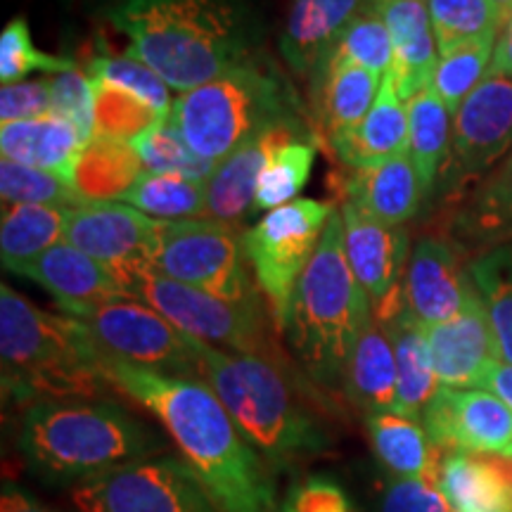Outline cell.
I'll list each match as a JSON object with an SVG mask.
<instances>
[{"label":"cell","mask_w":512,"mask_h":512,"mask_svg":"<svg viewBox=\"0 0 512 512\" xmlns=\"http://www.w3.org/2000/svg\"><path fill=\"white\" fill-rule=\"evenodd\" d=\"M112 389L162 422L219 512H273L271 467L238 430L214 389L202 380L102 361Z\"/></svg>","instance_id":"obj_1"},{"label":"cell","mask_w":512,"mask_h":512,"mask_svg":"<svg viewBox=\"0 0 512 512\" xmlns=\"http://www.w3.org/2000/svg\"><path fill=\"white\" fill-rule=\"evenodd\" d=\"M107 19L126 36V55L178 93L259 55L264 36L256 0H117Z\"/></svg>","instance_id":"obj_2"},{"label":"cell","mask_w":512,"mask_h":512,"mask_svg":"<svg viewBox=\"0 0 512 512\" xmlns=\"http://www.w3.org/2000/svg\"><path fill=\"white\" fill-rule=\"evenodd\" d=\"M24 463L50 484H81L136 460L162 456L164 439L119 403L41 401L17 439Z\"/></svg>","instance_id":"obj_3"},{"label":"cell","mask_w":512,"mask_h":512,"mask_svg":"<svg viewBox=\"0 0 512 512\" xmlns=\"http://www.w3.org/2000/svg\"><path fill=\"white\" fill-rule=\"evenodd\" d=\"M3 389L15 401L100 399L112 384L102 354L79 320L48 313L0 285Z\"/></svg>","instance_id":"obj_4"},{"label":"cell","mask_w":512,"mask_h":512,"mask_svg":"<svg viewBox=\"0 0 512 512\" xmlns=\"http://www.w3.org/2000/svg\"><path fill=\"white\" fill-rule=\"evenodd\" d=\"M200 380L219 396L238 430L271 470L318 456L328 437L287 375L264 356L235 354L192 339Z\"/></svg>","instance_id":"obj_5"},{"label":"cell","mask_w":512,"mask_h":512,"mask_svg":"<svg viewBox=\"0 0 512 512\" xmlns=\"http://www.w3.org/2000/svg\"><path fill=\"white\" fill-rule=\"evenodd\" d=\"M373 318L368 294L344 249L342 211L335 209L294 290L285 335L306 375L323 387H335L344 382L358 337Z\"/></svg>","instance_id":"obj_6"},{"label":"cell","mask_w":512,"mask_h":512,"mask_svg":"<svg viewBox=\"0 0 512 512\" xmlns=\"http://www.w3.org/2000/svg\"><path fill=\"white\" fill-rule=\"evenodd\" d=\"M169 117L197 157L219 164L256 133L306 119V110L290 81L259 53L178 95Z\"/></svg>","instance_id":"obj_7"},{"label":"cell","mask_w":512,"mask_h":512,"mask_svg":"<svg viewBox=\"0 0 512 512\" xmlns=\"http://www.w3.org/2000/svg\"><path fill=\"white\" fill-rule=\"evenodd\" d=\"M121 285L131 299H138L176 325L183 335L235 354L264 356L275 363V344L268 332V318L261 299L230 302L197 287H190L147 266L121 275Z\"/></svg>","instance_id":"obj_8"},{"label":"cell","mask_w":512,"mask_h":512,"mask_svg":"<svg viewBox=\"0 0 512 512\" xmlns=\"http://www.w3.org/2000/svg\"><path fill=\"white\" fill-rule=\"evenodd\" d=\"M335 209L332 202L299 197L268 211L264 219L242 233L247 264L278 332L287 328L294 290L311 264Z\"/></svg>","instance_id":"obj_9"},{"label":"cell","mask_w":512,"mask_h":512,"mask_svg":"<svg viewBox=\"0 0 512 512\" xmlns=\"http://www.w3.org/2000/svg\"><path fill=\"white\" fill-rule=\"evenodd\" d=\"M150 266L169 278L230 302L261 299L249 275L242 233L214 219L162 221Z\"/></svg>","instance_id":"obj_10"},{"label":"cell","mask_w":512,"mask_h":512,"mask_svg":"<svg viewBox=\"0 0 512 512\" xmlns=\"http://www.w3.org/2000/svg\"><path fill=\"white\" fill-rule=\"evenodd\" d=\"M62 313L76 318L88 330L102 358L200 380V366L190 337L138 299L62 306Z\"/></svg>","instance_id":"obj_11"},{"label":"cell","mask_w":512,"mask_h":512,"mask_svg":"<svg viewBox=\"0 0 512 512\" xmlns=\"http://www.w3.org/2000/svg\"><path fill=\"white\" fill-rule=\"evenodd\" d=\"M79 512H219L185 460L152 456L74 486Z\"/></svg>","instance_id":"obj_12"},{"label":"cell","mask_w":512,"mask_h":512,"mask_svg":"<svg viewBox=\"0 0 512 512\" xmlns=\"http://www.w3.org/2000/svg\"><path fill=\"white\" fill-rule=\"evenodd\" d=\"M344 249L356 280L366 290L375 320L382 325L403 311V278L408 266V233L403 226H384L354 202L344 200Z\"/></svg>","instance_id":"obj_13"},{"label":"cell","mask_w":512,"mask_h":512,"mask_svg":"<svg viewBox=\"0 0 512 512\" xmlns=\"http://www.w3.org/2000/svg\"><path fill=\"white\" fill-rule=\"evenodd\" d=\"M420 422L439 451L512 460V408L486 389L439 387Z\"/></svg>","instance_id":"obj_14"},{"label":"cell","mask_w":512,"mask_h":512,"mask_svg":"<svg viewBox=\"0 0 512 512\" xmlns=\"http://www.w3.org/2000/svg\"><path fill=\"white\" fill-rule=\"evenodd\" d=\"M162 221L119 200L88 202L69 209L64 242L110 266L117 278L147 266L155 252Z\"/></svg>","instance_id":"obj_15"},{"label":"cell","mask_w":512,"mask_h":512,"mask_svg":"<svg viewBox=\"0 0 512 512\" xmlns=\"http://www.w3.org/2000/svg\"><path fill=\"white\" fill-rule=\"evenodd\" d=\"M510 155L512 79H484L453 117L448 162L460 178H475Z\"/></svg>","instance_id":"obj_16"},{"label":"cell","mask_w":512,"mask_h":512,"mask_svg":"<svg viewBox=\"0 0 512 512\" xmlns=\"http://www.w3.org/2000/svg\"><path fill=\"white\" fill-rule=\"evenodd\" d=\"M470 268L451 240L422 238L413 247L403 278V311L418 325L456 318L475 297Z\"/></svg>","instance_id":"obj_17"},{"label":"cell","mask_w":512,"mask_h":512,"mask_svg":"<svg viewBox=\"0 0 512 512\" xmlns=\"http://www.w3.org/2000/svg\"><path fill=\"white\" fill-rule=\"evenodd\" d=\"M306 133H316L306 119L275 124L256 133L226 159H221L207 178V216L204 219L233 223V226L245 221L254 211L256 185L268 159L287 140L306 136Z\"/></svg>","instance_id":"obj_18"},{"label":"cell","mask_w":512,"mask_h":512,"mask_svg":"<svg viewBox=\"0 0 512 512\" xmlns=\"http://www.w3.org/2000/svg\"><path fill=\"white\" fill-rule=\"evenodd\" d=\"M422 335L441 387L477 389L486 368L498 361L489 316L479 292L456 318L439 325H422Z\"/></svg>","instance_id":"obj_19"},{"label":"cell","mask_w":512,"mask_h":512,"mask_svg":"<svg viewBox=\"0 0 512 512\" xmlns=\"http://www.w3.org/2000/svg\"><path fill=\"white\" fill-rule=\"evenodd\" d=\"M392 36L394 62L389 69L396 93L403 102L432 86L439 64L427 0H368Z\"/></svg>","instance_id":"obj_20"},{"label":"cell","mask_w":512,"mask_h":512,"mask_svg":"<svg viewBox=\"0 0 512 512\" xmlns=\"http://www.w3.org/2000/svg\"><path fill=\"white\" fill-rule=\"evenodd\" d=\"M366 5L368 0H292L280 36V55L287 67L302 79H313Z\"/></svg>","instance_id":"obj_21"},{"label":"cell","mask_w":512,"mask_h":512,"mask_svg":"<svg viewBox=\"0 0 512 512\" xmlns=\"http://www.w3.org/2000/svg\"><path fill=\"white\" fill-rule=\"evenodd\" d=\"M19 275L55 297L57 306H91L117 299H131L110 266L76 249L69 242H60L34 264L22 268Z\"/></svg>","instance_id":"obj_22"},{"label":"cell","mask_w":512,"mask_h":512,"mask_svg":"<svg viewBox=\"0 0 512 512\" xmlns=\"http://www.w3.org/2000/svg\"><path fill=\"white\" fill-rule=\"evenodd\" d=\"M311 86L318 126L332 143L366 119L380 93L382 79L370 69L330 53L313 74Z\"/></svg>","instance_id":"obj_23"},{"label":"cell","mask_w":512,"mask_h":512,"mask_svg":"<svg viewBox=\"0 0 512 512\" xmlns=\"http://www.w3.org/2000/svg\"><path fill=\"white\" fill-rule=\"evenodd\" d=\"M344 200L384 226H403L420 211L425 190L411 155H399L370 169H351L344 178Z\"/></svg>","instance_id":"obj_24"},{"label":"cell","mask_w":512,"mask_h":512,"mask_svg":"<svg viewBox=\"0 0 512 512\" xmlns=\"http://www.w3.org/2000/svg\"><path fill=\"white\" fill-rule=\"evenodd\" d=\"M437 486L453 512H512V460L446 451Z\"/></svg>","instance_id":"obj_25"},{"label":"cell","mask_w":512,"mask_h":512,"mask_svg":"<svg viewBox=\"0 0 512 512\" xmlns=\"http://www.w3.org/2000/svg\"><path fill=\"white\" fill-rule=\"evenodd\" d=\"M330 145L349 169H370L387 159L408 155V110L396 93L392 76L382 79L366 119Z\"/></svg>","instance_id":"obj_26"},{"label":"cell","mask_w":512,"mask_h":512,"mask_svg":"<svg viewBox=\"0 0 512 512\" xmlns=\"http://www.w3.org/2000/svg\"><path fill=\"white\" fill-rule=\"evenodd\" d=\"M83 147L86 140L76 126L57 114L0 126V152L5 159L50 171L72 183Z\"/></svg>","instance_id":"obj_27"},{"label":"cell","mask_w":512,"mask_h":512,"mask_svg":"<svg viewBox=\"0 0 512 512\" xmlns=\"http://www.w3.org/2000/svg\"><path fill=\"white\" fill-rule=\"evenodd\" d=\"M344 392L366 415L394 413L399 373H396L394 342L387 325L370 320L358 337L354 354L344 370Z\"/></svg>","instance_id":"obj_28"},{"label":"cell","mask_w":512,"mask_h":512,"mask_svg":"<svg viewBox=\"0 0 512 512\" xmlns=\"http://www.w3.org/2000/svg\"><path fill=\"white\" fill-rule=\"evenodd\" d=\"M370 444L389 477L425 479L437 484L441 453L420 420L399 413H375L366 418Z\"/></svg>","instance_id":"obj_29"},{"label":"cell","mask_w":512,"mask_h":512,"mask_svg":"<svg viewBox=\"0 0 512 512\" xmlns=\"http://www.w3.org/2000/svg\"><path fill=\"white\" fill-rule=\"evenodd\" d=\"M453 233L460 245L477 249L512 242V155L463 202L453 219Z\"/></svg>","instance_id":"obj_30"},{"label":"cell","mask_w":512,"mask_h":512,"mask_svg":"<svg viewBox=\"0 0 512 512\" xmlns=\"http://www.w3.org/2000/svg\"><path fill=\"white\" fill-rule=\"evenodd\" d=\"M69 209L48 204H12L3 207L0 223V259L10 273L34 264L41 254L60 245L67 228Z\"/></svg>","instance_id":"obj_31"},{"label":"cell","mask_w":512,"mask_h":512,"mask_svg":"<svg viewBox=\"0 0 512 512\" xmlns=\"http://www.w3.org/2000/svg\"><path fill=\"white\" fill-rule=\"evenodd\" d=\"M394 342L396 373H399V389H396L394 413L420 420L427 403L439 392V377L434 373L430 351H427L422 325L401 311L392 323H387Z\"/></svg>","instance_id":"obj_32"},{"label":"cell","mask_w":512,"mask_h":512,"mask_svg":"<svg viewBox=\"0 0 512 512\" xmlns=\"http://www.w3.org/2000/svg\"><path fill=\"white\" fill-rule=\"evenodd\" d=\"M408 110V155L422 183L425 195L434 188L441 166L451 157L453 114L434 88L415 95L406 102Z\"/></svg>","instance_id":"obj_33"},{"label":"cell","mask_w":512,"mask_h":512,"mask_svg":"<svg viewBox=\"0 0 512 512\" xmlns=\"http://www.w3.org/2000/svg\"><path fill=\"white\" fill-rule=\"evenodd\" d=\"M145 171L131 143L107 136H93L76 164V188L91 202L121 200V195Z\"/></svg>","instance_id":"obj_34"},{"label":"cell","mask_w":512,"mask_h":512,"mask_svg":"<svg viewBox=\"0 0 512 512\" xmlns=\"http://www.w3.org/2000/svg\"><path fill=\"white\" fill-rule=\"evenodd\" d=\"M470 275L489 316L496 358L512 366V242L479 254Z\"/></svg>","instance_id":"obj_35"},{"label":"cell","mask_w":512,"mask_h":512,"mask_svg":"<svg viewBox=\"0 0 512 512\" xmlns=\"http://www.w3.org/2000/svg\"><path fill=\"white\" fill-rule=\"evenodd\" d=\"M119 202L131 204L159 221L204 219L207 216V181L143 171Z\"/></svg>","instance_id":"obj_36"},{"label":"cell","mask_w":512,"mask_h":512,"mask_svg":"<svg viewBox=\"0 0 512 512\" xmlns=\"http://www.w3.org/2000/svg\"><path fill=\"white\" fill-rule=\"evenodd\" d=\"M318 155V136L306 133L280 145L268 159L256 185L254 211H273L297 200L309 183Z\"/></svg>","instance_id":"obj_37"},{"label":"cell","mask_w":512,"mask_h":512,"mask_svg":"<svg viewBox=\"0 0 512 512\" xmlns=\"http://www.w3.org/2000/svg\"><path fill=\"white\" fill-rule=\"evenodd\" d=\"M427 8L439 55L479 38H498L508 24L494 0H427Z\"/></svg>","instance_id":"obj_38"},{"label":"cell","mask_w":512,"mask_h":512,"mask_svg":"<svg viewBox=\"0 0 512 512\" xmlns=\"http://www.w3.org/2000/svg\"><path fill=\"white\" fill-rule=\"evenodd\" d=\"M131 145L138 152L145 171H150V174L188 176L195 178V181H207L216 166L190 150V145L185 143L183 133L178 131L171 117L147 128L136 140H131Z\"/></svg>","instance_id":"obj_39"},{"label":"cell","mask_w":512,"mask_h":512,"mask_svg":"<svg viewBox=\"0 0 512 512\" xmlns=\"http://www.w3.org/2000/svg\"><path fill=\"white\" fill-rule=\"evenodd\" d=\"M0 197L3 207L12 204H48V207L79 209L91 200L81 195L76 183L60 178L50 171L0 159Z\"/></svg>","instance_id":"obj_40"},{"label":"cell","mask_w":512,"mask_h":512,"mask_svg":"<svg viewBox=\"0 0 512 512\" xmlns=\"http://www.w3.org/2000/svg\"><path fill=\"white\" fill-rule=\"evenodd\" d=\"M496 41V36L479 38V41L465 43V46L448 50V53L439 57L432 88L444 100V105L453 117H456L460 105L470 98V93L486 79L491 57H494L496 50Z\"/></svg>","instance_id":"obj_41"},{"label":"cell","mask_w":512,"mask_h":512,"mask_svg":"<svg viewBox=\"0 0 512 512\" xmlns=\"http://www.w3.org/2000/svg\"><path fill=\"white\" fill-rule=\"evenodd\" d=\"M162 119L166 117H159L136 93L110 81H95V136L131 143Z\"/></svg>","instance_id":"obj_42"},{"label":"cell","mask_w":512,"mask_h":512,"mask_svg":"<svg viewBox=\"0 0 512 512\" xmlns=\"http://www.w3.org/2000/svg\"><path fill=\"white\" fill-rule=\"evenodd\" d=\"M72 69H76L74 60L48 55L34 46L27 19L15 17L5 24L3 34H0V81H3V86L19 83L31 72L55 76L72 72Z\"/></svg>","instance_id":"obj_43"},{"label":"cell","mask_w":512,"mask_h":512,"mask_svg":"<svg viewBox=\"0 0 512 512\" xmlns=\"http://www.w3.org/2000/svg\"><path fill=\"white\" fill-rule=\"evenodd\" d=\"M88 74L95 81H110L114 86L126 88V91L136 93L140 100L155 110L159 117H169L171 100L169 86L159 76L155 69L147 67L145 62L136 60L131 55H98L88 62Z\"/></svg>","instance_id":"obj_44"},{"label":"cell","mask_w":512,"mask_h":512,"mask_svg":"<svg viewBox=\"0 0 512 512\" xmlns=\"http://www.w3.org/2000/svg\"><path fill=\"white\" fill-rule=\"evenodd\" d=\"M332 53L358 64V67L370 69L380 79L389 74L394 62L392 36L384 27L382 17L370 5H366V10L349 24Z\"/></svg>","instance_id":"obj_45"},{"label":"cell","mask_w":512,"mask_h":512,"mask_svg":"<svg viewBox=\"0 0 512 512\" xmlns=\"http://www.w3.org/2000/svg\"><path fill=\"white\" fill-rule=\"evenodd\" d=\"M50 114L72 121L81 138L95 136V81L83 69L50 76Z\"/></svg>","instance_id":"obj_46"},{"label":"cell","mask_w":512,"mask_h":512,"mask_svg":"<svg viewBox=\"0 0 512 512\" xmlns=\"http://www.w3.org/2000/svg\"><path fill=\"white\" fill-rule=\"evenodd\" d=\"M380 512H453L434 482L389 477L382 486Z\"/></svg>","instance_id":"obj_47"},{"label":"cell","mask_w":512,"mask_h":512,"mask_svg":"<svg viewBox=\"0 0 512 512\" xmlns=\"http://www.w3.org/2000/svg\"><path fill=\"white\" fill-rule=\"evenodd\" d=\"M50 114V79L19 81L0 91V126Z\"/></svg>","instance_id":"obj_48"},{"label":"cell","mask_w":512,"mask_h":512,"mask_svg":"<svg viewBox=\"0 0 512 512\" xmlns=\"http://www.w3.org/2000/svg\"><path fill=\"white\" fill-rule=\"evenodd\" d=\"M280 512H351V505L335 482L313 477L292 489Z\"/></svg>","instance_id":"obj_49"},{"label":"cell","mask_w":512,"mask_h":512,"mask_svg":"<svg viewBox=\"0 0 512 512\" xmlns=\"http://www.w3.org/2000/svg\"><path fill=\"white\" fill-rule=\"evenodd\" d=\"M477 389H486V392L496 394L503 403H508L512 408V366L503 361H494L486 373L479 380Z\"/></svg>","instance_id":"obj_50"},{"label":"cell","mask_w":512,"mask_h":512,"mask_svg":"<svg viewBox=\"0 0 512 512\" xmlns=\"http://www.w3.org/2000/svg\"><path fill=\"white\" fill-rule=\"evenodd\" d=\"M0 512H57L43 505L36 496L27 494L22 486L5 482L3 494H0Z\"/></svg>","instance_id":"obj_51"},{"label":"cell","mask_w":512,"mask_h":512,"mask_svg":"<svg viewBox=\"0 0 512 512\" xmlns=\"http://www.w3.org/2000/svg\"><path fill=\"white\" fill-rule=\"evenodd\" d=\"M486 79H512V17L498 36Z\"/></svg>","instance_id":"obj_52"},{"label":"cell","mask_w":512,"mask_h":512,"mask_svg":"<svg viewBox=\"0 0 512 512\" xmlns=\"http://www.w3.org/2000/svg\"><path fill=\"white\" fill-rule=\"evenodd\" d=\"M494 3L498 5V8H501L505 19L512 17V0H494Z\"/></svg>","instance_id":"obj_53"}]
</instances>
